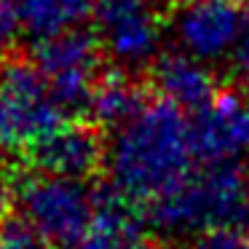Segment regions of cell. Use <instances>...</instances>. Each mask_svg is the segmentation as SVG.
Wrapping results in <instances>:
<instances>
[{
    "label": "cell",
    "mask_w": 249,
    "mask_h": 249,
    "mask_svg": "<svg viewBox=\"0 0 249 249\" xmlns=\"http://www.w3.org/2000/svg\"><path fill=\"white\" fill-rule=\"evenodd\" d=\"M193 142L185 110L156 99L113 131L105 153L115 196L126 204H147L190 172Z\"/></svg>",
    "instance_id": "obj_1"
},
{
    "label": "cell",
    "mask_w": 249,
    "mask_h": 249,
    "mask_svg": "<svg viewBox=\"0 0 249 249\" xmlns=\"http://www.w3.org/2000/svg\"><path fill=\"white\" fill-rule=\"evenodd\" d=\"M150 220L166 236H206L249 225V174L244 166H201L150 204Z\"/></svg>",
    "instance_id": "obj_2"
},
{
    "label": "cell",
    "mask_w": 249,
    "mask_h": 249,
    "mask_svg": "<svg viewBox=\"0 0 249 249\" xmlns=\"http://www.w3.org/2000/svg\"><path fill=\"white\" fill-rule=\"evenodd\" d=\"M65 115L35 62L11 59L0 67V156L30 153Z\"/></svg>",
    "instance_id": "obj_3"
},
{
    "label": "cell",
    "mask_w": 249,
    "mask_h": 249,
    "mask_svg": "<svg viewBox=\"0 0 249 249\" xmlns=\"http://www.w3.org/2000/svg\"><path fill=\"white\" fill-rule=\"evenodd\" d=\"M11 198L19 220L38 231L46 241L59 247L75 241L91 228L99 198L81 179L51 177V174H22L11 185Z\"/></svg>",
    "instance_id": "obj_4"
},
{
    "label": "cell",
    "mask_w": 249,
    "mask_h": 249,
    "mask_svg": "<svg viewBox=\"0 0 249 249\" xmlns=\"http://www.w3.org/2000/svg\"><path fill=\"white\" fill-rule=\"evenodd\" d=\"M94 38L121 70H134L163 54V22L142 0H99Z\"/></svg>",
    "instance_id": "obj_5"
},
{
    "label": "cell",
    "mask_w": 249,
    "mask_h": 249,
    "mask_svg": "<svg viewBox=\"0 0 249 249\" xmlns=\"http://www.w3.org/2000/svg\"><path fill=\"white\" fill-rule=\"evenodd\" d=\"M99 59L102 49L97 38L83 30L43 40L35 49V65L65 113L89 107L91 91L99 81Z\"/></svg>",
    "instance_id": "obj_6"
},
{
    "label": "cell",
    "mask_w": 249,
    "mask_h": 249,
    "mask_svg": "<svg viewBox=\"0 0 249 249\" xmlns=\"http://www.w3.org/2000/svg\"><path fill=\"white\" fill-rule=\"evenodd\" d=\"M241 27V0H179L172 17V33L179 51L204 65L231 59Z\"/></svg>",
    "instance_id": "obj_7"
},
{
    "label": "cell",
    "mask_w": 249,
    "mask_h": 249,
    "mask_svg": "<svg viewBox=\"0 0 249 249\" xmlns=\"http://www.w3.org/2000/svg\"><path fill=\"white\" fill-rule=\"evenodd\" d=\"M190 142L206 166H241L249 158V94H214L190 118Z\"/></svg>",
    "instance_id": "obj_8"
},
{
    "label": "cell",
    "mask_w": 249,
    "mask_h": 249,
    "mask_svg": "<svg viewBox=\"0 0 249 249\" xmlns=\"http://www.w3.org/2000/svg\"><path fill=\"white\" fill-rule=\"evenodd\" d=\"M105 158L94 124H62L51 134H46L30 150V163L35 172L51 177L81 179L89 177Z\"/></svg>",
    "instance_id": "obj_9"
},
{
    "label": "cell",
    "mask_w": 249,
    "mask_h": 249,
    "mask_svg": "<svg viewBox=\"0 0 249 249\" xmlns=\"http://www.w3.org/2000/svg\"><path fill=\"white\" fill-rule=\"evenodd\" d=\"M153 86L158 89L163 102L174 105L179 110H201L214 97V75L209 65L193 59L185 51H163L153 62Z\"/></svg>",
    "instance_id": "obj_10"
},
{
    "label": "cell",
    "mask_w": 249,
    "mask_h": 249,
    "mask_svg": "<svg viewBox=\"0 0 249 249\" xmlns=\"http://www.w3.org/2000/svg\"><path fill=\"white\" fill-rule=\"evenodd\" d=\"M22 30L38 43L78 33L89 19H94L99 0H11Z\"/></svg>",
    "instance_id": "obj_11"
},
{
    "label": "cell",
    "mask_w": 249,
    "mask_h": 249,
    "mask_svg": "<svg viewBox=\"0 0 249 249\" xmlns=\"http://www.w3.org/2000/svg\"><path fill=\"white\" fill-rule=\"evenodd\" d=\"M145 107V97L142 89L126 75L124 70L105 72L99 75L97 86L89 99V115H91L94 126H105V129H121L126 121H131L140 110Z\"/></svg>",
    "instance_id": "obj_12"
},
{
    "label": "cell",
    "mask_w": 249,
    "mask_h": 249,
    "mask_svg": "<svg viewBox=\"0 0 249 249\" xmlns=\"http://www.w3.org/2000/svg\"><path fill=\"white\" fill-rule=\"evenodd\" d=\"M140 233L142 231L137 225V217L129 212V204L113 196V198H99V209L91 228L59 249H121L129 238Z\"/></svg>",
    "instance_id": "obj_13"
},
{
    "label": "cell",
    "mask_w": 249,
    "mask_h": 249,
    "mask_svg": "<svg viewBox=\"0 0 249 249\" xmlns=\"http://www.w3.org/2000/svg\"><path fill=\"white\" fill-rule=\"evenodd\" d=\"M0 249H49V241L22 220L0 225Z\"/></svg>",
    "instance_id": "obj_14"
},
{
    "label": "cell",
    "mask_w": 249,
    "mask_h": 249,
    "mask_svg": "<svg viewBox=\"0 0 249 249\" xmlns=\"http://www.w3.org/2000/svg\"><path fill=\"white\" fill-rule=\"evenodd\" d=\"M231 67L241 89L249 94V3H244V27L238 35V43L231 54Z\"/></svg>",
    "instance_id": "obj_15"
},
{
    "label": "cell",
    "mask_w": 249,
    "mask_h": 249,
    "mask_svg": "<svg viewBox=\"0 0 249 249\" xmlns=\"http://www.w3.org/2000/svg\"><path fill=\"white\" fill-rule=\"evenodd\" d=\"M185 249H249V233L247 231L206 233V236L190 238V244Z\"/></svg>",
    "instance_id": "obj_16"
},
{
    "label": "cell",
    "mask_w": 249,
    "mask_h": 249,
    "mask_svg": "<svg viewBox=\"0 0 249 249\" xmlns=\"http://www.w3.org/2000/svg\"><path fill=\"white\" fill-rule=\"evenodd\" d=\"M19 33H22V22L17 17L14 3L11 0H0V56H6L17 46Z\"/></svg>",
    "instance_id": "obj_17"
},
{
    "label": "cell",
    "mask_w": 249,
    "mask_h": 249,
    "mask_svg": "<svg viewBox=\"0 0 249 249\" xmlns=\"http://www.w3.org/2000/svg\"><path fill=\"white\" fill-rule=\"evenodd\" d=\"M121 249H161V247H158L156 241H150V238H145V236L140 233V236L129 238V241H126Z\"/></svg>",
    "instance_id": "obj_18"
},
{
    "label": "cell",
    "mask_w": 249,
    "mask_h": 249,
    "mask_svg": "<svg viewBox=\"0 0 249 249\" xmlns=\"http://www.w3.org/2000/svg\"><path fill=\"white\" fill-rule=\"evenodd\" d=\"M142 3H150V6H153V0H142Z\"/></svg>",
    "instance_id": "obj_19"
}]
</instances>
